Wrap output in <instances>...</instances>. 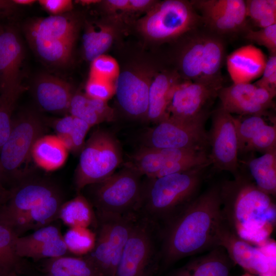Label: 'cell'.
Masks as SVG:
<instances>
[{"mask_svg": "<svg viewBox=\"0 0 276 276\" xmlns=\"http://www.w3.org/2000/svg\"><path fill=\"white\" fill-rule=\"evenodd\" d=\"M223 221L220 187L214 186L159 227L160 268L218 247Z\"/></svg>", "mask_w": 276, "mask_h": 276, "instance_id": "1", "label": "cell"}, {"mask_svg": "<svg viewBox=\"0 0 276 276\" xmlns=\"http://www.w3.org/2000/svg\"><path fill=\"white\" fill-rule=\"evenodd\" d=\"M219 187L222 214L229 228L256 246L262 248L270 244L276 218L271 196L240 174Z\"/></svg>", "mask_w": 276, "mask_h": 276, "instance_id": "2", "label": "cell"}, {"mask_svg": "<svg viewBox=\"0 0 276 276\" xmlns=\"http://www.w3.org/2000/svg\"><path fill=\"white\" fill-rule=\"evenodd\" d=\"M205 168L148 178L142 183L137 214L159 227L196 197Z\"/></svg>", "mask_w": 276, "mask_h": 276, "instance_id": "3", "label": "cell"}, {"mask_svg": "<svg viewBox=\"0 0 276 276\" xmlns=\"http://www.w3.org/2000/svg\"><path fill=\"white\" fill-rule=\"evenodd\" d=\"M141 176L125 166L105 179L86 187L88 195L86 198L96 215L137 214L142 190Z\"/></svg>", "mask_w": 276, "mask_h": 276, "instance_id": "4", "label": "cell"}, {"mask_svg": "<svg viewBox=\"0 0 276 276\" xmlns=\"http://www.w3.org/2000/svg\"><path fill=\"white\" fill-rule=\"evenodd\" d=\"M159 227L138 215L113 276H157Z\"/></svg>", "mask_w": 276, "mask_h": 276, "instance_id": "5", "label": "cell"}, {"mask_svg": "<svg viewBox=\"0 0 276 276\" xmlns=\"http://www.w3.org/2000/svg\"><path fill=\"white\" fill-rule=\"evenodd\" d=\"M122 161L121 147L116 138L105 130L94 131L80 151L74 178L77 191L109 177Z\"/></svg>", "mask_w": 276, "mask_h": 276, "instance_id": "6", "label": "cell"}, {"mask_svg": "<svg viewBox=\"0 0 276 276\" xmlns=\"http://www.w3.org/2000/svg\"><path fill=\"white\" fill-rule=\"evenodd\" d=\"M44 131L42 120L33 111L24 112L13 118L10 134L0 150L3 182L6 177H11L17 185L28 177L21 169L31 157L33 146Z\"/></svg>", "mask_w": 276, "mask_h": 276, "instance_id": "7", "label": "cell"}, {"mask_svg": "<svg viewBox=\"0 0 276 276\" xmlns=\"http://www.w3.org/2000/svg\"><path fill=\"white\" fill-rule=\"evenodd\" d=\"M224 55V43L218 35L213 32L195 33L179 58V67L185 80L221 84Z\"/></svg>", "mask_w": 276, "mask_h": 276, "instance_id": "8", "label": "cell"}, {"mask_svg": "<svg viewBox=\"0 0 276 276\" xmlns=\"http://www.w3.org/2000/svg\"><path fill=\"white\" fill-rule=\"evenodd\" d=\"M201 21L191 2L165 0L151 7L139 20V28L146 37L165 41L193 30Z\"/></svg>", "mask_w": 276, "mask_h": 276, "instance_id": "9", "label": "cell"}, {"mask_svg": "<svg viewBox=\"0 0 276 276\" xmlns=\"http://www.w3.org/2000/svg\"><path fill=\"white\" fill-rule=\"evenodd\" d=\"M208 112L191 119L168 116L146 133L145 146L159 149L204 150L209 142L205 124Z\"/></svg>", "mask_w": 276, "mask_h": 276, "instance_id": "10", "label": "cell"}, {"mask_svg": "<svg viewBox=\"0 0 276 276\" xmlns=\"http://www.w3.org/2000/svg\"><path fill=\"white\" fill-rule=\"evenodd\" d=\"M234 118L221 106L215 110L208 137L211 146L209 155L211 164L217 170L231 172L235 177L239 173L238 141Z\"/></svg>", "mask_w": 276, "mask_h": 276, "instance_id": "11", "label": "cell"}, {"mask_svg": "<svg viewBox=\"0 0 276 276\" xmlns=\"http://www.w3.org/2000/svg\"><path fill=\"white\" fill-rule=\"evenodd\" d=\"M221 85L189 80L179 81L172 91L167 107V117L191 119L208 112L209 103L216 96Z\"/></svg>", "mask_w": 276, "mask_h": 276, "instance_id": "12", "label": "cell"}, {"mask_svg": "<svg viewBox=\"0 0 276 276\" xmlns=\"http://www.w3.org/2000/svg\"><path fill=\"white\" fill-rule=\"evenodd\" d=\"M217 246L224 248L232 261L249 273L260 276L274 274L273 263L262 248L240 238L224 221L218 233Z\"/></svg>", "mask_w": 276, "mask_h": 276, "instance_id": "13", "label": "cell"}, {"mask_svg": "<svg viewBox=\"0 0 276 276\" xmlns=\"http://www.w3.org/2000/svg\"><path fill=\"white\" fill-rule=\"evenodd\" d=\"M59 192L55 184L46 179L27 177L11 190L9 199L0 208V221L8 223Z\"/></svg>", "mask_w": 276, "mask_h": 276, "instance_id": "14", "label": "cell"}, {"mask_svg": "<svg viewBox=\"0 0 276 276\" xmlns=\"http://www.w3.org/2000/svg\"><path fill=\"white\" fill-rule=\"evenodd\" d=\"M151 81L135 72H120L114 82V94L121 108L129 116L146 117Z\"/></svg>", "mask_w": 276, "mask_h": 276, "instance_id": "15", "label": "cell"}, {"mask_svg": "<svg viewBox=\"0 0 276 276\" xmlns=\"http://www.w3.org/2000/svg\"><path fill=\"white\" fill-rule=\"evenodd\" d=\"M24 49L17 33L12 29H0V89L21 85L20 68Z\"/></svg>", "mask_w": 276, "mask_h": 276, "instance_id": "16", "label": "cell"}, {"mask_svg": "<svg viewBox=\"0 0 276 276\" xmlns=\"http://www.w3.org/2000/svg\"><path fill=\"white\" fill-rule=\"evenodd\" d=\"M267 60L263 51L252 44L232 52L227 57L226 65L233 84L249 83L261 77Z\"/></svg>", "mask_w": 276, "mask_h": 276, "instance_id": "17", "label": "cell"}, {"mask_svg": "<svg viewBox=\"0 0 276 276\" xmlns=\"http://www.w3.org/2000/svg\"><path fill=\"white\" fill-rule=\"evenodd\" d=\"M34 94L39 107L44 111L54 113L68 111L74 94L66 81L48 74L39 76L35 81Z\"/></svg>", "mask_w": 276, "mask_h": 276, "instance_id": "18", "label": "cell"}, {"mask_svg": "<svg viewBox=\"0 0 276 276\" xmlns=\"http://www.w3.org/2000/svg\"><path fill=\"white\" fill-rule=\"evenodd\" d=\"M204 150L159 149L144 146L136 152L125 166L141 175L154 178L165 166Z\"/></svg>", "mask_w": 276, "mask_h": 276, "instance_id": "19", "label": "cell"}, {"mask_svg": "<svg viewBox=\"0 0 276 276\" xmlns=\"http://www.w3.org/2000/svg\"><path fill=\"white\" fill-rule=\"evenodd\" d=\"M64 202L63 196L59 192L5 223L11 227L17 237H20L26 232L47 226L57 219L60 208Z\"/></svg>", "mask_w": 276, "mask_h": 276, "instance_id": "20", "label": "cell"}, {"mask_svg": "<svg viewBox=\"0 0 276 276\" xmlns=\"http://www.w3.org/2000/svg\"><path fill=\"white\" fill-rule=\"evenodd\" d=\"M255 84H233L222 87L218 93L221 106L232 114L240 116L264 115L267 110L257 101Z\"/></svg>", "mask_w": 276, "mask_h": 276, "instance_id": "21", "label": "cell"}, {"mask_svg": "<svg viewBox=\"0 0 276 276\" xmlns=\"http://www.w3.org/2000/svg\"><path fill=\"white\" fill-rule=\"evenodd\" d=\"M77 31L76 20L66 14L51 15L37 19L26 27L27 37L75 42Z\"/></svg>", "mask_w": 276, "mask_h": 276, "instance_id": "22", "label": "cell"}, {"mask_svg": "<svg viewBox=\"0 0 276 276\" xmlns=\"http://www.w3.org/2000/svg\"><path fill=\"white\" fill-rule=\"evenodd\" d=\"M232 261L222 247L188 263L171 276H229Z\"/></svg>", "mask_w": 276, "mask_h": 276, "instance_id": "23", "label": "cell"}, {"mask_svg": "<svg viewBox=\"0 0 276 276\" xmlns=\"http://www.w3.org/2000/svg\"><path fill=\"white\" fill-rule=\"evenodd\" d=\"M179 82L172 74L162 73L151 80L146 117L155 124L167 117V110L173 88Z\"/></svg>", "mask_w": 276, "mask_h": 276, "instance_id": "24", "label": "cell"}, {"mask_svg": "<svg viewBox=\"0 0 276 276\" xmlns=\"http://www.w3.org/2000/svg\"><path fill=\"white\" fill-rule=\"evenodd\" d=\"M68 150L57 136L43 135L34 144L31 158L35 164L46 171H53L65 163Z\"/></svg>", "mask_w": 276, "mask_h": 276, "instance_id": "25", "label": "cell"}, {"mask_svg": "<svg viewBox=\"0 0 276 276\" xmlns=\"http://www.w3.org/2000/svg\"><path fill=\"white\" fill-rule=\"evenodd\" d=\"M58 219L72 227L93 226L98 225L95 210L85 196L79 194L75 198L64 201L61 205Z\"/></svg>", "mask_w": 276, "mask_h": 276, "instance_id": "26", "label": "cell"}, {"mask_svg": "<svg viewBox=\"0 0 276 276\" xmlns=\"http://www.w3.org/2000/svg\"><path fill=\"white\" fill-rule=\"evenodd\" d=\"M42 270L55 276H101L85 256H63L46 259L42 265Z\"/></svg>", "mask_w": 276, "mask_h": 276, "instance_id": "27", "label": "cell"}, {"mask_svg": "<svg viewBox=\"0 0 276 276\" xmlns=\"http://www.w3.org/2000/svg\"><path fill=\"white\" fill-rule=\"evenodd\" d=\"M256 186L271 196L276 194V149L265 153L247 163Z\"/></svg>", "mask_w": 276, "mask_h": 276, "instance_id": "28", "label": "cell"}, {"mask_svg": "<svg viewBox=\"0 0 276 276\" xmlns=\"http://www.w3.org/2000/svg\"><path fill=\"white\" fill-rule=\"evenodd\" d=\"M35 54L44 62L54 66L66 64L71 57L74 42L63 40H49L28 37Z\"/></svg>", "mask_w": 276, "mask_h": 276, "instance_id": "29", "label": "cell"}, {"mask_svg": "<svg viewBox=\"0 0 276 276\" xmlns=\"http://www.w3.org/2000/svg\"><path fill=\"white\" fill-rule=\"evenodd\" d=\"M113 32L108 26H101L96 30L89 28L83 36V47L85 58L91 62L102 55L111 45Z\"/></svg>", "mask_w": 276, "mask_h": 276, "instance_id": "30", "label": "cell"}, {"mask_svg": "<svg viewBox=\"0 0 276 276\" xmlns=\"http://www.w3.org/2000/svg\"><path fill=\"white\" fill-rule=\"evenodd\" d=\"M193 6L200 12L202 21L215 34H232L241 31L245 27L227 14L201 6Z\"/></svg>", "mask_w": 276, "mask_h": 276, "instance_id": "31", "label": "cell"}, {"mask_svg": "<svg viewBox=\"0 0 276 276\" xmlns=\"http://www.w3.org/2000/svg\"><path fill=\"white\" fill-rule=\"evenodd\" d=\"M25 87L22 85L0 92V150L10 134L16 103Z\"/></svg>", "mask_w": 276, "mask_h": 276, "instance_id": "32", "label": "cell"}, {"mask_svg": "<svg viewBox=\"0 0 276 276\" xmlns=\"http://www.w3.org/2000/svg\"><path fill=\"white\" fill-rule=\"evenodd\" d=\"M96 233L88 227H71L63 236L69 251L76 255L85 256L93 249L96 242Z\"/></svg>", "mask_w": 276, "mask_h": 276, "instance_id": "33", "label": "cell"}, {"mask_svg": "<svg viewBox=\"0 0 276 276\" xmlns=\"http://www.w3.org/2000/svg\"><path fill=\"white\" fill-rule=\"evenodd\" d=\"M246 15L260 29L276 24L275 0H247Z\"/></svg>", "mask_w": 276, "mask_h": 276, "instance_id": "34", "label": "cell"}, {"mask_svg": "<svg viewBox=\"0 0 276 276\" xmlns=\"http://www.w3.org/2000/svg\"><path fill=\"white\" fill-rule=\"evenodd\" d=\"M95 99L85 94H75L71 99L68 112L70 115L81 119L90 127L103 121L99 114Z\"/></svg>", "mask_w": 276, "mask_h": 276, "instance_id": "35", "label": "cell"}, {"mask_svg": "<svg viewBox=\"0 0 276 276\" xmlns=\"http://www.w3.org/2000/svg\"><path fill=\"white\" fill-rule=\"evenodd\" d=\"M16 237L11 227L0 221V259L9 272L19 271L20 258L15 252Z\"/></svg>", "mask_w": 276, "mask_h": 276, "instance_id": "36", "label": "cell"}, {"mask_svg": "<svg viewBox=\"0 0 276 276\" xmlns=\"http://www.w3.org/2000/svg\"><path fill=\"white\" fill-rule=\"evenodd\" d=\"M193 5L222 12L229 15L240 23L246 26V10L243 0H195L191 2Z\"/></svg>", "mask_w": 276, "mask_h": 276, "instance_id": "37", "label": "cell"}, {"mask_svg": "<svg viewBox=\"0 0 276 276\" xmlns=\"http://www.w3.org/2000/svg\"><path fill=\"white\" fill-rule=\"evenodd\" d=\"M60 235V229L57 226L49 225L36 230L29 235L17 237L15 243L16 255L21 258L27 250Z\"/></svg>", "mask_w": 276, "mask_h": 276, "instance_id": "38", "label": "cell"}, {"mask_svg": "<svg viewBox=\"0 0 276 276\" xmlns=\"http://www.w3.org/2000/svg\"><path fill=\"white\" fill-rule=\"evenodd\" d=\"M263 115L246 116L243 120L234 118L238 141L239 152H243L246 145L265 124Z\"/></svg>", "mask_w": 276, "mask_h": 276, "instance_id": "39", "label": "cell"}, {"mask_svg": "<svg viewBox=\"0 0 276 276\" xmlns=\"http://www.w3.org/2000/svg\"><path fill=\"white\" fill-rule=\"evenodd\" d=\"M61 235L26 251L21 258H30L36 261L65 256L68 251Z\"/></svg>", "mask_w": 276, "mask_h": 276, "instance_id": "40", "label": "cell"}, {"mask_svg": "<svg viewBox=\"0 0 276 276\" xmlns=\"http://www.w3.org/2000/svg\"><path fill=\"white\" fill-rule=\"evenodd\" d=\"M120 73L117 61L110 56L103 54L91 61L89 77L115 82Z\"/></svg>", "mask_w": 276, "mask_h": 276, "instance_id": "41", "label": "cell"}, {"mask_svg": "<svg viewBox=\"0 0 276 276\" xmlns=\"http://www.w3.org/2000/svg\"><path fill=\"white\" fill-rule=\"evenodd\" d=\"M276 149V126L265 124L246 145L243 152L259 151L263 153Z\"/></svg>", "mask_w": 276, "mask_h": 276, "instance_id": "42", "label": "cell"}, {"mask_svg": "<svg viewBox=\"0 0 276 276\" xmlns=\"http://www.w3.org/2000/svg\"><path fill=\"white\" fill-rule=\"evenodd\" d=\"M90 127L85 121L74 117L73 126L70 134L66 136L58 137L62 141L68 151H81L85 144V137Z\"/></svg>", "mask_w": 276, "mask_h": 276, "instance_id": "43", "label": "cell"}, {"mask_svg": "<svg viewBox=\"0 0 276 276\" xmlns=\"http://www.w3.org/2000/svg\"><path fill=\"white\" fill-rule=\"evenodd\" d=\"M85 89L88 97L107 101L115 94L114 82L89 77Z\"/></svg>", "mask_w": 276, "mask_h": 276, "instance_id": "44", "label": "cell"}, {"mask_svg": "<svg viewBox=\"0 0 276 276\" xmlns=\"http://www.w3.org/2000/svg\"><path fill=\"white\" fill-rule=\"evenodd\" d=\"M245 38L263 45L271 55H276V24L255 31L248 30Z\"/></svg>", "mask_w": 276, "mask_h": 276, "instance_id": "45", "label": "cell"}, {"mask_svg": "<svg viewBox=\"0 0 276 276\" xmlns=\"http://www.w3.org/2000/svg\"><path fill=\"white\" fill-rule=\"evenodd\" d=\"M261 78L255 84L276 93V55H271L267 60Z\"/></svg>", "mask_w": 276, "mask_h": 276, "instance_id": "46", "label": "cell"}, {"mask_svg": "<svg viewBox=\"0 0 276 276\" xmlns=\"http://www.w3.org/2000/svg\"><path fill=\"white\" fill-rule=\"evenodd\" d=\"M40 5L52 15L63 14L73 8L70 0H40Z\"/></svg>", "mask_w": 276, "mask_h": 276, "instance_id": "47", "label": "cell"}, {"mask_svg": "<svg viewBox=\"0 0 276 276\" xmlns=\"http://www.w3.org/2000/svg\"><path fill=\"white\" fill-rule=\"evenodd\" d=\"M155 3L151 0H129V9L141 10L149 6H152Z\"/></svg>", "mask_w": 276, "mask_h": 276, "instance_id": "48", "label": "cell"}, {"mask_svg": "<svg viewBox=\"0 0 276 276\" xmlns=\"http://www.w3.org/2000/svg\"><path fill=\"white\" fill-rule=\"evenodd\" d=\"M106 3L114 10L129 9V0H108L106 1Z\"/></svg>", "mask_w": 276, "mask_h": 276, "instance_id": "49", "label": "cell"}, {"mask_svg": "<svg viewBox=\"0 0 276 276\" xmlns=\"http://www.w3.org/2000/svg\"><path fill=\"white\" fill-rule=\"evenodd\" d=\"M11 194V190H9L4 186L0 175V205L4 204L9 199Z\"/></svg>", "mask_w": 276, "mask_h": 276, "instance_id": "50", "label": "cell"}, {"mask_svg": "<svg viewBox=\"0 0 276 276\" xmlns=\"http://www.w3.org/2000/svg\"><path fill=\"white\" fill-rule=\"evenodd\" d=\"M15 4L13 1H0V10L10 9Z\"/></svg>", "mask_w": 276, "mask_h": 276, "instance_id": "51", "label": "cell"}, {"mask_svg": "<svg viewBox=\"0 0 276 276\" xmlns=\"http://www.w3.org/2000/svg\"><path fill=\"white\" fill-rule=\"evenodd\" d=\"M13 1L15 4L21 5H30L35 2L34 0H14Z\"/></svg>", "mask_w": 276, "mask_h": 276, "instance_id": "52", "label": "cell"}, {"mask_svg": "<svg viewBox=\"0 0 276 276\" xmlns=\"http://www.w3.org/2000/svg\"><path fill=\"white\" fill-rule=\"evenodd\" d=\"M80 2L84 4H89L90 3H96L98 1H81Z\"/></svg>", "mask_w": 276, "mask_h": 276, "instance_id": "53", "label": "cell"}, {"mask_svg": "<svg viewBox=\"0 0 276 276\" xmlns=\"http://www.w3.org/2000/svg\"><path fill=\"white\" fill-rule=\"evenodd\" d=\"M8 276H18V272L16 271H12L9 273Z\"/></svg>", "mask_w": 276, "mask_h": 276, "instance_id": "54", "label": "cell"}, {"mask_svg": "<svg viewBox=\"0 0 276 276\" xmlns=\"http://www.w3.org/2000/svg\"><path fill=\"white\" fill-rule=\"evenodd\" d=\"M241 276H255V275L249 273H247Z\"/></svg>", "mask_w": 276, "mask_h": 276, "instance_id": "55", "label": "cell"}, {"mask_svg": "<svg viewBox=\"0 0 276 276\" xmlns=\"http://www.w3.org/2000/svg\"><path fill=\"white\" fill-rule=\"evenodd\" d=\"M9 274H5L3 272H0V276H8Z\"/></svg>", "mask_w": 276, "mask_h": 276, "instance_id": "56", "label": "cell"}, {"mask_svg": "<svg viewBox=\"0 0 276 276\" xmlns=\"http://www.w3.org/2000/svg\"><path fill=\"white\" fill-rule=\"evenodd\" d=\"M39 276H55V275H53L50 274L45 273L43 275H39Z\"/></svg>", "mask_w": 276, "mask_h": 276, "instance_id": "57", "label": "cell"}]
</instances>
